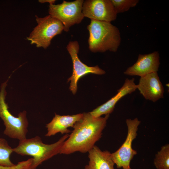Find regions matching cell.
Segmentation results:
<instances>
[{"label":"cell","mask_w":169,"mask_h":169,"mask_svg":"<svg viewBox=\"0 0 169 169\" xmlns=\"http://www.w3.org/2000/svg\"><path fill=\"white\" fill-rule=\"evenodd\" d=\"M126 123L127 133L125 140L121 146L111 153L112 160L117 168L131 169L130 162L137 152L132 148V143L137 136L138 127L141 123L137 118L127 119Z\"/></svg>","instance_id":"52a82bcc"},{"label":"cell","mask_w":169,"mask_h":169,"mask_svg":"<svg viewBox=\"0 0 169 169\" xmlns=\"http://www.w3.org/2000/svg\"><path fill=\"white\" fill-rule=\"evenodd\" d=\"M82 11L84 17L91 20L111 22L117 18L110 0H85Z\"/></svg>","instance_id":"9c48e42d"},{"label":"cell","mask_w":169,"mask_h":169,"mask_svg":"<svg viewBox=\"0 0 169 169\" xmlns=\"http://www.w3.org/2000/svg\"><path fill=\"white\" fill-rule=\"evenodd\" d=\"M110 114L104 117H95L84 113L81 118L74 125L73 130L64 141L60 154L68 155L76 151L88 152L101 137Z\"/></svg>","instance_id":"6da1fadb"},{"label":"cell","mask_w":169,"mask_h":169,"mask_svg":"<svg viewBox=\"0 0 169 169\" xmlns=\"http://www.w3.org/2000/svg\"><path fill=\"white\" fill-rule=\"evenodd\" d=\"M13 152L12 148L4 139L0 138V166L13 167L16 165L11 161L10 156Z\"/></svg>","instance_id":"9a60e30c"},{"label":"cell","mask_w":169,"mask_h":169,"mask_svg":"<svg viewBox=\"0 0 169 169\" xmlns=\"http://www.w3.org/2000/svg\"><path fill=\"white\" fill-rule=\"evenodd\" d=\"M69 136L66 134L56 142L50 144L44 143L38 136L26 138L19 141L18 146L13 148V152L23 156H32L33 162L30 169H36L43 162L60 153L62 145Z\"/></svg>","instance_id":"3957f363"},{"label":"cell","mask_w":169,"mask_h":169,"mask_svg":"<svg viewBox=\"0 0 169 169\" xmlns=\"http://www.w3.org/2000/svg\"><path fill=\"white\" fill-rule=\"evenodd\" d=\"M154 164L157 169H169V145L163 146L155 155Z\"/></svg>","instance_id":"2e32d148"},{"label":"cell","mask_w":169,"mask_h":169,"mask_svg":"<svg viewBox=\"0 0 169 169\" xmlns=\"http://www.w3.org/2000/svg\"><path fill=\"white\" fill-rule=\"evenodd\" d=\"M84 1L76 0L68 2L63 1L61 4H50L49 13L51 16L63 24L64 30L66 32L70 27L80 23L84 17L82 13V6Z\"/></svg>","instance_id":"8992f818"},{"label":"cell","mask_w":169,"mask_h":169,"mask_svg":"<svg viewBox=\"0 0 169 169\" xmlns=\"http://www.w3.org/2000/svg\"><path fill=\"white\" fill-rule=\"evenodd\" d=\"M8 80L1 84L0 90V117L3 121L5 128L4 134L13 139L19 141L26 138L28 131V122L27 112H20L17 117L13 116L9 111L5 101L6 88Z\"/></svg>","instance_id":"277c9868"},{"label":"cell","mask_w":169,"mask_h":169,"mask_svg":"<svg viewBox=\"0 0 169 169\" xmlns=\"http://www.w3.org/2000/svg\"><path fill=\"white\" fill-rule=\"evenodd\" d=\"M83 115V113L66 115H60L55 114L51 121L46 125L47 132L45 136L49 137L58 133L62 134L70 133L71 131L68 128L73 127Z\"/></svg>","instance_id":"4fadbf2b"},{"label":"cell","mask_w":169,"mask_h":169,"mask_svg":"<svg viewBox=\"0 0 169 169\" xmlns=\"http://www.w3.org/2000/svg\"><path fill=\"white\" fill-rule=\"evenodd\" d=\"M0 169H22V166L20 163L13 167H6L0 166Z\"/></svg>","instance_id":"ac0fdd59"},{"label":"cell","mask_w":169,"mask_h":169,"mask_svg":"<svg viewBox=\"0 0 169 169\" xmlns=\"http://www.w3.org/2000/svg\"><path fill=\"white\" fill-rule=\"evenodd\" d=\"M116 13H122L135 7L138 0H110Z\"/></svg>","instance_id":"e0dca14e"},{"label":"cell","mask_w":169,"mask_h":169,"mask_svg":"<svg viewBox=\"0 0 169 169\" xmlns=\"http://www.w3.org/2000/svg\"><path fill=\"white\" fill-rule=\"evenodd\" d=\"M160 64L159 54L155 51L148 54H139L136 62L124 72L127 75L143 77L157 72Z\"/></svg>","instance_id":"30bf717a"},{"label":"cell","mask_w":169,"mask_h":169,"mask_svg":"<svg viewBox=\"0 0 169 169\" xmlns=\"http://www.w3.org/2000/svg\"><path fill=\"white\" fill-rule=\"evenodd\" d=\"M56 0H39L38 1L39 2L44 3H48L50 4H54Z\"/></svg>","instance_id":"d6986e66"},{"label":"cell","mask_w":169,"mask_h":169,"mask_svg":"<svg viewBox=\"0 0 169 169\" xmlns=\"http://www.w3.org/2000/svg\"><path fill=\"white\" fill-rule=\"evenodd\" d=\"M89 33V48L92 52H116L120 44V31L110 22L91 20L87 26Z\"/></svg>","instance_id":"7a4b0ae2"},{"label":"cell","mask_w":169,"mask_h":169,"mask_svg":"<svg viewBox=\"0 0 169 169\" xmlns=\"http://www.w3.org/2000/svg\"><path fill=\"white\" fill-rule=\"evenodd\" d=\"M137 89L146 100L154 102L163 97L164 87L157 72L141 77Z\"/></svg>","instance_id":"8fae6325"},{"label":"cell","mask_w":169,"mask_h":169,"mask_svg":"<svg viewBox=\"0 0 169 169\" xmlns=\"http://www.w3.org/2000/svg\"><path fill=\"white\" fill-rule=\"evenodd\" d=\"M88 152L89 161L85 169H114L111 153L109 151H102L95 146Z\"/></svg>","instance_id":"5bb4252c"},{"label":"cell","mask_w":169,"mask_h":169,"mask_svg":"<svg viewBox=\"0 0 169 169\" xmlns=\"http://www.w3.org/2000/svg\"><path fill=\"white\" fill-rule=\"evenodd\" d=\"M37 25L33 29L27 39L31 44L45 49L49 46L52 38L60 34L64 30L62 23L50 15L44 18L36 16Z\"/></svg>","instance_id":"5b68a950"},{"label":"cell","mask_w":169,"mask_h":169,"mask_svg":"<svg viewBox=\"0 0 169 169\" xmlns=\"http://www.w3.org/2000/svg\"><path fill=\"white\" fill-rule=\"evenodd\" d=\"M66 48L73 64L72 75L68 79V82L71 81L69 89L74 95L77 91L78 81L80 78L89 73L102 75L105 74V72L97 65L89 66L80 61L78 55L79 46L77 41L69 42Z\"/></svg>","instance_id":"ba28073f"},{"label":"cell","mask_w":169,"mask_h":169,"mask_svg":"<svg viewBox=\"0 0 169 169\" xmlns=\"http://www.w3.org/2000/svg\"><path fill=\"white\" fill-rule=\"evenodd\" d=\"M134 80V78L131 79H126L123 85L118 90V92L115 95L89 113L95 117L111 113L113 111L115 105L119 100L124 96L131 94L137 89V85L135 84Z\"/></svg>","instance_id":"7c38bea8"}]
</instances>
